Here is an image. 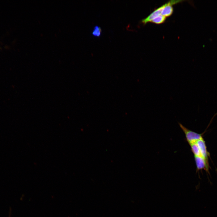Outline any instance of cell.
<instances>
[{
  "instance_id": "obj_5",
  "label": "cell",
  "mask_w": 217,
  "mask_h": 217,
  "mask_svg": "<svg viewBox=\"0 0 217 217\" xmlns=\"http://www.w3.org/2000/svg\"><path fill=\"white\" fill-rule=\"evenodd\" d=\"M165 6L164 4L155 10L147 17L142 20V23L145 24L148 22H151L154 18L161 15L162 10Z\"/></svg>"
},
{
  "instance_id": "obj_7",
  "label": "cell",
  "mask_w": 217,
  "mask_h": 217,
  "mask_svg": "<svg viewBox=\"0 0 217 217\" xmlns=\"http://www.w3.org/2000/svg\"><path fill=\"white\" fill-rule=\"evenodd\" d=\"M102 32L101 27L98 25H96L93 27L92 33L94 36L99 37L101 36Z\"/></svg>"
},
{
  "instance_id": "obj_1",
  "label": "cell",
  "mask_w": 217,
  "mask_h": 217,
  "mask_svg": "<svg viewBox=\"0 0 217 217\" xmlns=\"http://www.w3.org/2000/svg\"><path fill=\"white\" fill-rule=\"evenodd\" d=\"M179 125L184 132L186 140L189 144L195 142L203 138V133L199 134L187 128L182 124L178 123Z\"/></svg>"
},
{
  "instance_id": "obj_4",
  "label": "cell",
  "mask_w": 217,
  "mask_h": 217,
  "mask_svg": "<svg viewBox=\"0 0 217 217\" xmlns=\"http://www.w3.org/2000/svg\"><path fill=\"white\" fill-rule=\"evenodd\" d=\"M194 157L197 171L204 169L207 171H209V162L201 157L194 156Z\"/></svg>"
},
{
  "instance_id": "obj_6",
  "label": "cell",
  "mask_w": 217,
  "mask_h": 217,
  "mask_svg": "<svg viewBox=\"0 0 217 217\" xmlns=\"http://www.w3.org/2000/svg\"><path fill=\"white\" fill-rule=\"evenodd\" d=\"M166 19V17L160 15L153 19L151 22L156 24H160L164 23Z\"/></svg>"
},
{
  "instance_id": "obj_2",
  "label": "cell",
  "mask_w": 217,
  "mask_h": 217,
  "mask_svg": "<svg viewBox=\"0 0 217 217\" xmlns=\"http://www.w3.org/2000/svg\"><path fill=\"white\" fill-rule=\"evenodd\" d=\"M183 1L171 0L165 4V6L163 8L161 15L166 17L171 16L173 12V8L172 5L180 2Z\"/></svg>"
},
{
  "instance_id": "obj_3",
  "label": "cell",
  "mask_w": 217,
  "mask_h": 217,
  "mask_svg": "<svg viewBox=\"0 0 217 217\" xmlns=\"http://www.w3.org/2000/svg\"><path fill=\"white\" fill-rule=\"evenodd\" d=\"M196 143L198 147L201 157L209 162V153L208 152L205 142L203 138L197 140Z\"/></svg>"
}]
</instances>
